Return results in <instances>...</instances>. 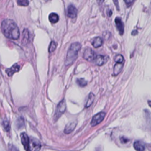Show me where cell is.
Returning <instances> with one entry per match:
<instances>
[{"instance_id": "1", "label": "cell", "mask_w": 151, "mask_h": 151, "mask_svg": "<svg viewBox=\"0 0 151 151\" xmlns=\"http://www.w3.org/2000/svg\"><path fill=\"white\" fill-rule=\"evenodd\" d=\"M1 30L3 34L8 38L17 40L20 34L19 30L15 22L9 19L4 20L1 23Z\"/></svg>"}, {"instance_id": "2", "label": "cell", "mask_w": 151, "mask_h": 151, "mask_svg": "<svg viewBox=\"0 0 151 151\" xmlns=\"http://www.w3.org/2000/svg\"><path fill=\"white\" fill-rule=\"evenodd\" d=\"M81 48V45L79 42H74L73 43L67 52L66 59H65V65H70L74 63V61L76 60L78 51Z\"/></svg>"}, {"instance_id": "3", "label": "cell", "mask_w": 151, "mask_h": 151, "mask_svg": "<svg viewBox=\"0 0 151 151\" xmlns=\"http://www.w3.org/2000/svg\"><path fill=\"white\" fill-rule=\"evenodd\" d=\"M66 109V103L64 99H63L57 105L54 114V119L57 120L65 111Z\"/></svg>"}, {"instance_id": "4", "label": "cell", "mask_w": 151, "mask_h": 151, "mask_svg": "<svg viewBox=\"0 0 151 151\" xmlns=\"http://www.w3.org/2000/svg\"><path fill=\"white\" fill-rule=\"evenodd\" d=\"M96 56L97 55L96 54L94 51L89 47L86 48L84 51L83 58L88 61H94Z\"/></svg>"}, {"instance_id": "5", "label": "cell", "mask_w": 151, "mask_h": 151, "mask_svg": "<svg viewBox=\"0 0 151 151\" xmlns=\"http://www.w3.org/2000/svg\"><path fill=\"white\" fill-rule=\"evenodd\" d=\"M105 116H106V113L104 112H100L96 114L92 118V120L90 123L91 125L92 126H95L99 124L100 123H101L103 120Z\"/></svg>"}, {"instance_id": "6", "label": "cell", "mask_w": 151, "mask_h": 151, "mask_svg": "<svg viewBox=\"0 0 151 151\" xmlns=\"http://www.w3.org/2000/svg\"><path fill=\"white\" fill-rule=\"evenodd\" d=\"M41 148V143L40 141L35 138L29 140V151H39Z\"/></svg>"}, {"instance_id": "7", "label": "cell", "mask_w": 151, "mask_h": 151, "mask_svg": "<svg viewBox=\"0 0 151 151\" xmlns=\"http://www.w3.org/2000/svg\"><path fill=\"white\" fill-rule=\"evenodd\" d=\"M21 137V143L24 147L26 150H29V139L28 136L25 133H22L20 135Z\"/></svg>"}, {"instance_id": "8", "label": "cell", "mask_w": 151, "mask_h": 151, "mask_svg": "<svg viewBox=\"0 0 151 151\" xmlns=\"http://www.w3.org/2000/svg\"><path fill=\"white\" fill-rule=\"evenodd\" d=\"M109 60V57L106 55H98L96 56L94 61L97 65H102L105 64Z\"/></svg>"}, {"instance_id": "9", "label": "cell", "mask_w": 151, "mask_h": 151, "mask_svg": "<svg viewBox=\"0 0 151 151\" xmlns=\"http://www.w3.org/2000/svg\"><path fill=\"white\" fill-rule=\"evenodd\" d=\"M77 10L75 6L70 5L67 8V16L71 18H74L77 16Z\"/></svg>"}, {"instance_id": "10", "label": "cell", "mask_w": 151, "mask_h": 151, "mask_svg": "<svg viewBox=\"0 0 151 151\" xmlns=\"http://www.w3.org/2000/svg\"><path fill=\"white\" fill-rule=\"evenodd\" d=\"M115 23L118 31H119L120 34L122 35L124 32V25L121 18L119 17H116L115 18Z\"/></svg>"}, {"instance_id": "11", "label": "cell", "mask_w": 151, "mask_h": 151, "mask_svg": "<svg viewBox=\"0 0 151 151\" xmlns=\"http://www.w3.org/2000/svg\"><path fill=\"white\" fill-rule=\"evenodd\" d=\"M19 65L18 64H15L11 68L7 69L6 70V73H7L8 76H12L15 73L18 72L19 70Z\"/></svg>"}, {"instance_id": "12", "label": "cell", "mask_w": 151, "mask_h": 151, "mask_svg": "<svg viewBox=\"0 0 151 151\" xmlns=\"http://www.w3.org/2000/svg\"><path fill=\"white\" fill-rule=\"evenodd\" d=\"M77 123L76 122H70L69 123H68L64 129V133L65 134H69L70 133H71L75 129Z\"/></svg>"}, {"instance_id": "13", "label": "cell", "mask_w": 151, "mask_h": 151, "mask_svg": "<svg viewBox=\"0 0 151 151\" xmlns=\"http://www.w3.org/2000/svg\"><path fill=\"white\" fill-rule=\"evenodd\" d=\"M133 147L136 151H144L145 150V145L141 141H136L133 144Z\"/></svg>"}, {"instance_id": "14", "label": "cell", "mask_w": 151, "mask_h": 151, "mask_svg": "<svg viewBox=\"0 0 151 151\" xmlns=\"http://www.w3.org/2000/svg\"><path fill=\"white\" fill-rule=\"evenodd\" d=\"M29 31L27 29H25L22 32V44L24 45L27 44L29 41Z\"/></svg>"}, {"instance_id": "15", "label": "cell", "mask_w": 151, "mask_h": 151, "mask_svg": "<svg viewBox=\"0 0 151 151\" xmlns=\"http://www.w3.org/2000/svg\"><path fill=\"white\" fill-rule=\"evenodd\" d=\"M103 44V39L100 37H95L93 41H92V45L95 48H98L100 47Z\"/></svg>"}, {"instance_id": "16", "label": "cell", "mask_w": 151, "mask_h": 151, "mask_svg": "<svg viewBox=\"0 0 151 151\" xmlns=\"http://www.w3.org/2000/svg\"><path fill=\"white\" fill-rule=\"evenodd\" d=\"M49 20L52 23V24H54V23H56L59 20V17L58 15L56 14V13H51L50 15H49Z\"/></svg>"}, {"instance_id": "17", "label": "cell", "mask_w": 151, "mask_h": 151, "mask_svg": "<svg viewBox=\"0 0 151 151\" xmlns=\"http://www.w3.org/2000/svg\"><path fill=\"white\" fill-rule=\"evenodd\" d=\"M94 95L93 93H90L87 97V101L86 103V107H90L91 104L93 103V101H94Z\"/></svg>"}, {"instance_id": "18", "label": "cell", "mask_w": 151, "mask_h": 151, "mask_svg": "<svg viewBox=\"0 0 151 151\" xmlns=\"http://www.w3.org/2000/svg\"><path fill=\"white\" fill-rule=\"evenodd\" d=\"M123 67V64H120V63H116L114 66V68H113V73L114 75H117L122 70Z\"/></svg>"}, {"instance_id": "19", "label": "cell", "mask_w": 151, "mask_h": 151, "mask_svg": "<svg viewBox=\"0 0 151 151\" xmlns=\"http://www.w3.org/2000/svg\"><path fill=\"white\" fill-rule=\"evenodd\" d=\"M24 126V120L23 118L19 117L16 121V127L17 129H21Z\"/></svg>"}, {"instance_id": "20", "label": "cell", "mask_w": 151, "mask_h": 151, "mask_svg": "<svg viewBox=\"0 0 151 151\" xmlns=\"http://www.w3.org/2000/svg\"><path fill=\"white\" fill-rule=\"evenodd\" d=\"M77 83L80 87H84L87 85V81L85 79H84L83 78H80L77 79Z\"/></svg>"}, {"instance_id": "21", "label": "cell", "mask_w": 151, "mask_h": 151, "mask_svg": "<svg viewBox=\"0 0 151 151\" xmlns=\"http://www.w3.org/2000/svg\"><path fill=\"white\" fill-rule=\"evenodd\" d=\"M56 47H57L56 43H55L54 41H51V43H50V45H49V48H48V51H49V52H53V51L55 50Z\"/></svg>"}, {"instance_id": "22", "label": "cell", "mask_w": 151, "mask_h": 151, "mask_svg": "<svg viewBox=\"0 0 151 151\" xmlns=\"http://www.w3.org/2000/svg\"><path fill=\"white\" fill-rule=\"evenodd\" d=\"M114 60L116 62V63H120V64H122V63L123 62V60H124V58H123V57L120 55V54H119V55H117L114 58Z\"/></svg>"}, {"instance_id": "23", "label": "cell", "mask_w": 151, "mask_h": 151, "mask_svg": "<svg viewBox=\"0 0 151 151\" xmlns=\"http://www.w3.org/2000/svg\"><path fill=\"white\" fill-rule=\"evenodd\" d=\"M17 4L20 6H27L29 4V1L27 0H19L17 1Z\"/></svg>"}, {"instance_id": "24", "label": "cell", "mask_w": 151, "mask_h": 151, "mask_svg": "<svg viewBox=\"0 0 151 151\" xmlns=\"http://www.w3.org/2000/svg\"><path fill=\"white\" fill-rule=\"evenodd\" d=\"M2 124H3V126L4 127V129L6 130V131H8L10 129V126H9V122L7 121V120H4L3 121V123H2Z\"/></svg>"}, {"instance_id": "25", "label": "cell", "mask_w": 151, "mask_h": 151, "mask_svg": "<svg viewBox=\"0 0 151 151\" xmlns=\"http://www.w3.org/2000/svg\"><path fill=\"white\" fill-rule=\"evenodd\" d=\"M9 151H18V149L13 145H9Z\"/></svg>"}, {"instance_id": "26", "label": "cell", "mask_w": 151, "mask_h": 151, "mask_svg": "<svg viewBox=\"0 0 151 151\" xmlns=\"http://www.w3.org/2000/svg\"><path fill=\"white\" fill-rule=\"evenodd\" d=\"M124 2L126 4L127 6L129 7L132 5V4L134 2V1L133 0H124Z\"/></svg>"}, {"instance_id": "27", "label": "cell", "mask_w": 151, "mask_h": 151, "mask_svg": "<svg viewBox=\"0 0 151 151\" xmlns=\"http://www.w3.org/2000/svg\"><path fill=\"white\" fill-rule=\"evenodd\" d=\"M148 103H149V105L150 106H151V101H148Z\"/></svg>"}]
</instances>
